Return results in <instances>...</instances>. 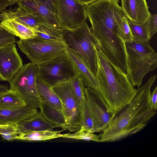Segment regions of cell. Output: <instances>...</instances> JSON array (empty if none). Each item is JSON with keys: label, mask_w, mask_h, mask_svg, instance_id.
Masks as SVG:
<instances>
[{"label": "cell", "mask_w": 157, "mask_h": 157, "mask_svg": "<svg viewBox=\"0 0 157 157\" xmlns=\"http://www.w3.org/2000/svg\"><path fill=\"white\" fill-rule=\"evenodd\" d=\"M151 75L136 90L129 102L113 117L106 129L98 135L100 142L121 140L144 129L156 112L151 108V88L156 78Z\"/></svg>", "instance_id": "1"}, {"label": "cell", "mask_w": 157, "mask_h": 157, "mask_svg": "<svg viewBox=\"0 0 157 157\" xmlns=\"http://www.w3.org/2000/svg\"><path fill=\"white\" fill-rule=\"evenodd\" d=\"M97 70L95 76L98 91L114 116L131 100L136 89L125 72L106 58L99 45L96 48Z\"/></svg>", "instance_id": "2"}, {"label": "cell", "mask_w": 157, "mask_h": 157, "mask_svg": "<svg viewBox=\"0 0 157 157\" xmlns=\"http://www.w3.org/2000/svg\"><path fill=\"white\" fill-rule=\"evenodd\" d=\"M127 56L128 78L132 86L138 88L141 85L144 77L157 66V53L149 42L135 41L125 42Z\"/></svg>", "instance_id": "3"}, {"label": "cell", "mask_w": 157, "mask_h": 157, "mask_svg": "<svg viewBox=\"0 0 157 157\" xmlns=\"http://www.w3.org/2000/svg\"><path fill=\"white\" fill-rule=\"evenodd\" d=\"M63 40L67 47L83 58L95 75L97 70L96 48L98 43L86 21L75 28L63 29Z\"/></svg>", "instance_id": "4"}, {"label": "cell", "mask_w": 157, "mask_h": 157, "mask_svg": "<svg viewBox=\"0 0 157 157\" xmlns=\"http://www.w3.org/2000/svg\"><path fill=\"white\" fill-rule=\"evenodd\" d=\"M38 74L52 87L69 82L78 74L65 52L46 61L37 64Z\"/></svg>", "instance_id": "5"}, {"label": "cell", "mask_w": 157, "mask_h": 157, "mask_svg": "<svg viewBox=\"0 0 157 157\" xmlns=\"http://www.w3.org/2000/svg\"><path fill=\"white\" fill-rule=\"evenodd\" d=\"M37 65L31 62L22 67L9 82L10 89L16 92L27 105L39 108L42 101L38 94L36 78Z\"/></svg>", "instance_id": "6"}, {"label": "cell", "mask_w": 157, "mask_h": 157, "mask_svg": "<svg viewBox=\"0 0 157 157\" xmlns=\"http://www.w3.org/2000/svg\"><path fill=\"white\" fill-rule=\"evenodd\" d=\"M21 50L31 62L36 64L65 52L67 46L63 41L47 40L38 37L17 41Z\"/></svg>", "instance_id": "7"}, {"label": "cell", "mask_w": 157, "mask_h": 157, "mask_svg": "<svg viewBox=\"0 0 157 157\" xmlns=\"http://www.w3.org/2000/svg\"><path fill=\"white\" fill-rule=\"evenodd\" d=\"M52 87L61 101L67 130L70 132L79 130L82 127L81 104L71 82L60 84Z\"/></svg>", "instance_id": "8"}, {"label": "cell", "mask_w": 157, "mask_h": 157, "mask_svg": "<svg viewBox=\"0 0 157 157\" xmlns=\"http://www.w3.org/2000/svg\"><path fill=\"white\" fill-rule=\"evenodd\" d=\"M86 6L76 0H55L57 18L63 28H75L84 22L87 17Z\"/></svg>", "instance_id": "9"}, {"label": "cell", "mask_w": 157, "mask_h": 157, "mask_svg": "<svg viewBox=\"0 0 157 157\" xmlns=\"http://www.w3.org/2000/svg\"><path fill=\"white\" fill-rule=\"evenodd\" d=\"M85 96L98 132H104L113 119V114L109 109L98 90L91 88L86 87Z\"/></svg>", "instance_id": "10"}, {"label": "cell", "mask_w": 157, "mask_h": 157, "mask_svg": "<svg viewBox=\"0 0 157 157\" xmlns=\"http://www.w3.org/2000/svg\"><path fill=\"white\" fill-rule=\"evenodd\" d=\"M15 43L0 48V81L9 82L23 65Z\"/></svg>", "instance_id": "11"}, {"label": "cell", "mask_w": 157, "mask_h": 157, "mask_svg": "<svg viewBox=\"0 0 157 157\" xmlns=\"http://www.w3.org/2000/svg\"><path fill=\"white\" fill-rule=\"evenodd\" d=\"M21 2L35 13L42 23L63 29L57 18L55 0H24Z\"/></svg>", "instance_id": "12"}, {"label": "cell", "mask_w": 157, "mask_h": 157, "mask_svg": "<svg viewBox=\"0 0 157 157\" xmlns=\"http://www.w3.org/2000/svg\"><path fill=\"white\" fill-rule=\"evenodd\" d=\"M17 4V7L2 11L0 13V21L13 19L33 29L42 23L35 13L21 2Z\"/></svg>", "instance_id": "13"}, {"label": "cell", "mask_w": 157, "mask_h": 157, "mask_svg": "<svg viewBox=\"0 0 157 157\" xmlns=\"http://www.w3.org/2000/svg\"><path fill=\"white\" fill-rule=\"evenodd\" d=\"M65 52L74 64L84 85L86 87L98 90L96 76L90 70L83 58L67 47Z\"/></svg>", "instance_id": "14"}, {"label": "cell", "mask_w": 157, "mask_h": 157, "mask_svg": "<svg viewBox=\"0 0 157 157\" xmlns=\"http://www.w3.org/2000/svg\"><path fill=\"white\" fill-rule=\"evenodd\" d=\"M121 8L134 22L146 23L150 15L146 0H121Z\"/></svg>", "instance_id": "15"}, {"label": "cell", "mask_w": 157, "mask_h": 157, "mask_svg": "<svg viewBox=\"0 0 157 157\" xmlns=\"http://www.w3.org/2000/svg\"><path fill=\"white\" fill-rule=\"evenodd\" d=\"M38 112L37 108L28 105L19 108L0 110V124H18Z\"/></svg>", "instance_id": "16"}, {"label": "cell", "mask_w": 157, "mask_h": 157, "mask_svg": "<svg viewBox=\"0 0 157 157\" xmlns=\"http://www.w3.org/2000/svg\"><path fill=\"white\" fill-rule=\"evenodd\" d=\"M38 94L42 101L60 110L62 104L59 98L52 87L44 81L38 75L36 78Z\"/></svg>", "instance_id": "17"}, {"label": "cell", "mask_w": 157, "mask_h": 157, "mask_svg": "<svg viewBox=\"0 0 157 157\" xmlns=\"http://www.w3.org/2000/svg\"><path fill=\"white\" fill-rule=\"evenodd\" d=\"M18 126L21 132L53 130L56 127L46 120L40 111L32 117L23 121Z\"/></svg>", "instance_id": "18"}, {"label": "cell", "mask_w": 157, "mask_h": 157, "mask_svg": "<svg viewBox=\"0 0 157 157\" xmlns=\"http://www.w3.org/2000/svg\"><path fill=\"white\" fill-rule=\"evenodd\" d=\"M39 108L42 115L46 120L56 127L67 130V124L62 110L57 109L42 101L40 103Z\"/></svg>", "instance_id": "19"}, {"label": "cell", "mask_w": 157, "mask_h": 157, "mask_svg": "<svg viewBox=\"0 0 157 157\" xmlns=\"http://www.w3.org/2000/svg\"><path fill=\"white\" fill-rule=\"evenodd\" d=\"M0 23L7 31L20 39H27L36 36L33 29L13 19L3 20Z\"/></svg>", "instance_id": "20"}, {"label": "cell", "mask_w": 157, "mask_h": 157, "mask_svg": "<svg viewBox=\"0 0 157 157\" xmlns=\"http://www.w3.org/2000/svg\"><path fill=\"white\" fill-rule=\"evenodd\" d=\"M47 130L32 131L21 132L17 135L16 140L26 141H44L62 137L63 131Z\"/></svg>", "instance_id": "21"}, {"label": "cell", "mask_w": 157, "mask_h": 157, "mask_svg": "<svg viewBox=\"0 0 157 157\" xmlns=\"http://www.w3.org/2000/svg\"><path fill=\"white\" fill-rule=\"evenodd\" d=\"M26 105L19 94L10 89L0 94V110L19 108Z\"/></svg>", "instance_id": "22"}, {"label": "cell", "mask_w": 157, "mask_h": 157, "mask_svg": "<svg viewBox=\"0 0 157 157\" xmlns=\"http://www.w3.org/2000/svg\"><path fill=\"white\" fill-rule=\"evenodd\" d=\"M36 37L47 40H63V29L42 23L34 29Z\"/></svg>", "instance_id": "23"}, {"label": "cell", "mask_w": 157, "mask_h": 157, "mask_svg": "<svg viewBox=\"0 0 157 157\" xmlns=\"http://www.w3.org/2000/svg\"><path fill=\"white\" fill-rule=\"evenodd\" d=\"M127 18L133 40L139 42H149L151 38L149 35L146 22L136 23L127 17Z\"/></svg>", "instance_id": "24"}, {"label": "cell", "mask_w": 157, "mask_h": 157, "mask_svg": "<svg viewBox=\"0 0 157 157\" xmlns=\"http://www.w3.org/2000/svg\"><path fill=\"white\" fill-rule=\"evenodd\" d=\"M95 133L91 130L82 127L80 130L73 133L63 134L62 137L100 142V139L98 135H96Z\"/></svg>", "instance_id": "25"}, {"label": "cell", "mask_w": 157, "mask_h": 157, "mask_svg": "<svg viewBox=\"0 0 157 157\" xmlns=\"http://www.w3.org/2000/svg\"><path fill=\"white\" fill-rule=\"evenodd\" d=\"M82 127L98 132L96 125L88 106L86 98L81 105Z\"/></svg>", "instance_id": "26"}, {"label": "cell", "mask_w": 157, "mask_h": 157, "mask_svg": "<svg viewBox=\"0 0 157 157\" xmlns=\"http://www.w3.org/2000/svg\"><path fill=\"white\" fill-rule=\"evenodd\" d=\"M21 132L18 124H7L0 127V135L3 140L8 141L16 140L18 135Z\"/></svg>", "instance_id": "27"}, {"label": "cell", "mask_w": 157, "mask_h": 157, "mask_svg": "<svg viewBox=\"0 0 157 157\" xmlns=\"http://www.w3.org/2000/svg\"><path fill=\"white\" fill-rule=\"evenodd\" d=\"M121 35L124 42L133 41V37L129 27L126 15L118 22Z\"/></svg>", "instance_id": "28"}, {"label": "cell", "mask_w": 157, "mask_h": 157, "mask_svg": "<svg viewBox=\"0 0 157 157\" xmlns=\"http://www.w3.org/2000/svg\"><path fill=\"white\" fill-rule=\"evenodd\" d=\"M75 92L78 97L81 105L83 103L85 99V87L82 79L78 76L76 77L71 81Z\"/></svg>", "instance_id": "29"}, {"label": "cell", "mask_w": 157, "mask_h": 157, "mask_svg": "<svg viewBox=\"0 0 157 157\" xmlns=\"http://www.w3.org/2000/svg\"><path fill=\"white\" fill-rule=\"evenodd\" d=\"M16 40V36L5 29L0 22V48L11 43H15Z\"/></svg>", "instance_id": "30"}, {"label": "cell", "mask_w": 157, "mask_h": 157, "mask_svg": "<svg viewBox=\"0 0 157 157\" xmlns=\"http://www.w3.org/2000/svg\"><path fill=\"white\" fill-rule=\"evenodd\" d=\"M146 24L149 36L151 38L157 31V15L151 14Z\"/></svg>", "instance_id": "31"}, {"label": "cell", "mask_w": 157, "mask_h": 157, "mask_svg": "<svg viewBox=\"0 0 157 157\" xmlns=\"http://www.w3.org/2000/svg\"><path fill=\"white\" fill-rule=\"evenodd\" d=\"M157 86H156L151 94L150 101L152 109L155 111L157 109Z\"/></svg>", "instance_id": "32"}, {"label": "cell", "mask_w": 157, "mask_h": 157, "mask_svg": "<svg viewBox=\"0 0 157 157\" xmlns=\"http://www.w3.org/2000/svg\"><path fill=\"white\" fill-rule=\"evenodd\" d=\"M11 5L8 0H0V13L4 10L6 7Z\"/></svg>", "instance_id": "33"}, {"label": "cell", "mask_w": 157, "mask_h": 157, "mask_svg": "<svg viewBox=\"0 0 157 157\" xmlns=\"http://www.w3.org/2000/svg\"><path fill=\"white\" fill-rule=\"evenodd\" d=\"M79 3L86 6L98 0H76Z\"/></svg>", "instance_id": "34"}, {"label": "cell", "mask_w": 157, "mask_h": 157, "mask_svg": "<svg viewBox=\"0 0 157 157\" xmlns=\"http://www.w3.org/2000/svg\"><path fill=\"white\" fill-rule=\"evenodd\" d=\"M8 89V88L6 86L0 84V94L6 92Z\"/></svg>", "instance_id": "35"}, {"label": "cell", "mask_w": 157, "mask_h": 157, "mask_svg": "<svg viewBox=\"0 0 157 157\" xmlns=\"http://www.w3.org/2000/svg\"><path fill=\"white\" fill-rule=\"evenodd\" d=\"M11 4V5L19 2H22L24 0H8Z\"/></svg>", "instance_id": "36"}, {"label": "cell", "mask_w": 157, "mask_h": 157, "mask_svg": "<svg viewBox=\"0 0 157 157\" xmlns=\"http://www.w3.org/2000/svg\"><path fill=\"white\" fill-rule=\"evenodd\" d=\"M7 125H4V124H0V127L4 126H6Z\"/></svg>", "instance_id": "37"}]
</instances>
